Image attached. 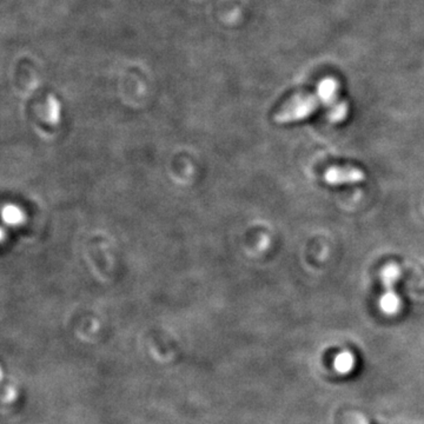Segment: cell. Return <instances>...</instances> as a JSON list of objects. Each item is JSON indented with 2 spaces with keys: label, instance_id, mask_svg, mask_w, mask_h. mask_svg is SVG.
<instances>
[{
  "label": "cell",
  "instance_id": "6da1fadb",
  "mask_svg": "<svg viewBox=\"0 0 424 424\" xmlns=\"http://www.w3.org/2000/svg\"><path fill=\"white\" fill-rule=\"evenodd\" d=\"M337 92L338 82L334 78L323 79L318 84L316 94H299L283 106L276 114V122L282 124L301 121L310 116L319 105H326L329 109L328 118L331 122H341L346 118L348 106L338 100Z\"/></svg>",
  "mask_w": 424,
  "mask_h": 424
},
{
  "label": "cell",
  "instance_id": "7a4b0ae2",
  "mask_svg": "<svg viewBox=\"0 0 424 424\" xmlns=\"http://www.w3.org/2000/svg\"><path fill=\"white\" fill-rule=\"evenodd\" d=\"M400 267H397L396 264H388L382 269L381 277L385 291L380 299V306L387 315H395L400 310V297L394 290V284L400 279Z\"/></svg>",
  "mask_w": 424,
  "mask_h": 424
},
{
  "label": "cell",
  "instance_id": "3957f363",
  "mask_svg": "<svg viewBox=\"0 0 424 424\" xmlns=\"http://www.w3.org/2000/svg\"><path fill=\"white\" fill-rule=\"evenodd\" d=\"M324 178L328 184H348V183H358V182L363 181L364 173L356 168L334 166L326 171Z\"/></svg>",
  "mask_w": 424,
  "mask_h": 424
},
{
  "label": "cell",
  "instance_id": "277c9868",
  "mask_svg": "<svg viewBox=\"0 0 424 424\" xmlns=\"http://www.w3.org/2000/svg\"><path fill=\"white\" fill-rule=\"evenodd\" d=\"M355 364V357L349 351H343L335 360V368L342 373H350Z\"/></svg>",
  "mask_w": 424,
  "mask_h": 424
},
{
  "label": "cell",
  "instance_id": "5b68a950",
  "mask_svg": "<svg viewBox=\"0 0 424 424\" xmlns=\"http://www.w3.org/2000/svg\"><path fill=\"white\" fill-rule=\"evenodd\" d=\"M4 220L8 224H18L24 220V215L21 210L13 205H6L3 210Z\"/></svg>",
  "mask_w": 424,
  "mask_h": 424
},
{
  "label": "cell",
  "instance_id": "8992f818",
  "mask_svg": "<svg viewBox=\"0 0 424 424\" xmlns=\"http://www.w3.org/2000/svg\"><path fill=\"white\" fill-rule=\"evenodd\" d=\"M47 118L51 122H58L59 119V103L53 97H50L47 100Z\"/></svg>",
  "mask_w": 424,
  "mask_h": 424
},
{
  "label": "cell",
  "instance_id": "52a82bcc",
  "mask_svg": "<svg viewBox=\"0 0 424 424\" xmlns=\"http://www.w3.org/2000/svg\"><path fill=\"white\" fill-rule=\"evenodd\" d=\"M17 397V390L13 388L12 385H8V388H6V391L4 394V400L5 402H12V400H16Z\"/></svg>",
  "mask_w": 424,
  "mask_h": 424
}]
</instances>
